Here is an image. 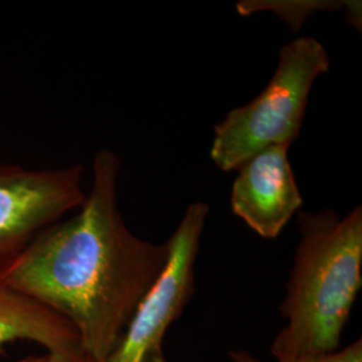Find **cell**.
Instances as JSON below:
<instances>
[{
  "label": "cell",
  "instance_id": "6da1fadb",
  "mask_svg": "<svg viewBox=\"0 0 362 362\" xmlns=\"http://www.w3.org/2000/svg\"><path fill=\"white\" fill-rule=\"evenodd\" d=\"M119 169L112 151L94 156L90 192L77 215L40 231L1 281L73 325L89 362L115 353L168 262V240H143L127 227Z\"/></svg>",
  "mask_w": 362,
  "mask_h": 362
},
{
  "label": "cell",
  "instance_id": "5b68a950",
  "mask_svg": "<svg viewBox=\"0 0 362 362\" xmlns=\"http://www.w3.org/2000/svg\"><path fill=\"white\" fill-rule=\"evenodd\" d=\"M82 165L27 169L0 164V285L35 236L82 206Z\"/></svg>",
  "mask_w": 362,
  "mask_h": 362
},
{
  "label": "cell",
  "instance_id": "8fae6325",
  "mask_svg": "<svg viewBox=\"0 0 362 362\" xmlns=\"http://www.w3.org/2000/svg\"><path fill=\"white\" fill-rule=\"evenodd\" d=\"M19 362H55L49 354L39 356V357H27L25 360H21Z\"/></svg>",
  "mask_w": 362,
  "mask_h": 362
},
{
  "label": "cell",
  "instance_id": "7a4b0ae2",
  "mask_svg": "<svg viewBox=\"0 0 362 362\" xmlns=\"http://www.w3.org/2000/svg\"><path fill=\"white\" fill-rule=\"evenodd\" d=\"M299 243L270 353L278 362L333 353L362 286V208L298 212Z\"/></svg>",
  "mask_w": 362,
  "mask_h": 362
},
{
  "label": "cell",
  "instance_id": "277c9868",
  "mask_svg": "<svg viewBox=\"0 0 362 362\" xmlns=\"http://www.w3.org/2000/svg\"><path fill=\"white\" fill-rule=\"evenodd\" d=\"M209 206L191 203L168 239V262L134 313L115 353L106 362H165L164 338L194 291V263Z\"/></svg>",
  "mask_w": 362,
  "mask_h": 362
},
{
  "label": "cell",
  "instance_id": "7c38bea8",
  "mask_svg": "<svg viewBox=\"0 0 362 362\" xmlns=\"http://www.w3.org/2000/svg\"><path fill=\"white\" fill-rule=\"evenodd\" d=\"M88 362H89V361H88Z\"/></svg>",
  "mask_w": 362,
  "mask_h": 362
},
{
  "label": "cell",
  "instance_id": "8992f818",
  "mask_svg": "<svg viewBox=\"0 0 362 362\" xmlns=\"http://www.w3.org/2000/svg\"><path fill=\"white\" fill-rule=\"evenodd\" d=\"M288 145H272L248 158L238 169L231 189V209L266 239H274L303 204Z\"/></svg>",
  "mask_w": 362,
  "mask_h": 362
},
{
  "label": "cell",
  "instance_id": "30bf717a",
  "mask_svg": "<svg viewBox=\"0 0 362 362\" xmlns=\"http://www.w3.org/2000/svg\"><path fill=\"white\" fill-rule=\"evenodd\" d=\"M361 1L358 0H349V4L345 10L346 15V21L350 26L354 27L356 30H358V33H361L362 26V13H361Z\"/></svg>",
  "mask_w": 362,
  "mask_h": 362
},
{
  "label": "cell",
  "instance_id": "3957f363",
  "mask_svg": "<svg viewBox=\"0 0 362 362\" xmlns=\"http://www.w3.org/2000/svg\"><path fill=\"white\" fill-rule=\"evenodd\" d=\"M330 69L324 45L311 37L279 49L275 73L255 100L227 113L214 129L211 160L223 172L238 170L272 145L296 143L315 79Z\"/></svg>",
  "mask_w": 362,
  "mask_h": 362
},
{
  "label": "cell",
  "instance_id": "52a82bcc",
  "mask_svg": "<svg viewBox=\"0 0 362 362\" xmlns=\"http://www.w3.org/2000/svg\"><path fill=\"white\" fill-rule=\"evenodd\" d=\"M15 341L37 342L55 362H88L73 325L38 302L0 285V351Z\"/></svg>",
  "mask_w": 362,
  "mask_h": 362
},
{
  "label": "cell",
  "instance_id": "ba28073f",
  "mask_svg": "<svg viewBox=\"0 0 362 362\" xmlns=\"http://www.w3.org/2000/svg\"><path fill=\"white\" fill-rule=\"evenodd\" d=\"M349 0H242L236 10L242 16L259 11L276 13L291 31L297 33L314 13L320 11H344Z\"/></svg>",
  "mask_w": 362,
  "mask_h": 362
},
{
  "label": "cell",
  "instance_id": "9c48e42d",
  "mask_svg": "<svg viewBox=\"0 0 362 362\" xmlns=\"http://www.w3.org/2000/svg\"><path fill=\"white\" fill-rule=\"evenodd\" d=\"M233 362H262L246 350H233L230 351ZM288 362H362V341L357 339L345 349L336 350L327 354L302 357Z\"/></svg>",
  "mask_w": 362,
  "mask_h": 362
}]
</instances>
